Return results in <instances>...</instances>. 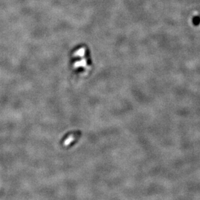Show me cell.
I'll return each mask as SVG.
<instances>
[{
    "instance_id": "obj_1",
    "label": "cell",
    "mask_w": 200,
    "mask_h": 200,
    "mask_svg": "<svg viewBox=\"0 0 200 200\" xmlns=\"http://www.w3.org/2000/svg\"><path fill=\"white\" fill-rule=\"evenodd\" d=\"M70 66L74 72L86 73L91 68V61L85 47L76 48L70 56Z\"/></svg>"
}]
</instances>
